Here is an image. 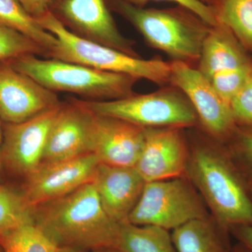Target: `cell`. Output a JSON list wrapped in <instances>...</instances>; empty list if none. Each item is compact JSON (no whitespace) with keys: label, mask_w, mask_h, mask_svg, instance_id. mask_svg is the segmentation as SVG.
Instances as JSON below:
<instances>
[{"label":"cell","mask_w":252,"mask_h":252,"mask_svg":"<svg viewBox=\"0 0 252 252\" xmlns=\"http://www.w3.org/2000/svg\"><path fill=\"white\" fill-rule=\"evenodd\" d=\"M34 222L59 247L115 249L121 224L107 215L93 182L34 209Z\"/></svg>","instance_id":"obj_1"},{"label":"cell","mask_w":252,"mask_h":252,"mask_svg":"<svg viewBox=\"0 0 252 252\" xmlns=\"http://www.w3.org/2000/svg\"><path fill=\"white\" fill-rule=\"evenodd\" d=\"M187 175L220 228L229 232L235 225H252L251 185L228 151L196 146L189 155Z\"/></svg>","instance_id":"obj_2"},{"label":"cell","mask_w":252,"mask_h":252,"mask_svg":"<svg viewBox=\"0 0 252 252\" xmlns=\"http://www.w3.org/2000/svg\"><path fill=\"white\" fill-rule=\"evenodd\" d=\"M113 9L143 36L147 44L174 59L189 63L200 59L212 26L182 6L144 9L124 0H110Z\"/></svg>","instance_id":"obj_3"},{"label":"cell","mask_w":252,"mask_h":252,"mask_svg":"<svg viewBox=\"0 0 252 252\" xmlns=\"http://www.w3.org/2000/svg\"><path fill=\"white\" fill-rule=\"evenodd\" d=\"M9 63L53 92L71 93L86 100L107 101L134 94L138 79L126 74L99 70L78 63L34 55L23 56Z\"/></svg>","instance_id":"obj_4"},{"label":"cell","mask_w":252,"mask_h":252,"mask_svg":"<svg viewBox=\"0 0 252 252\" xmlns=\"http://www.w3.org/2000/svg\"><path fill=\"white\" fill-rule=\"evenodd\" d=\"M36 21L52 33L58 44L49 59L84 64L99 70L146 79L159 86L170 83L171 63L160 59L144 60L109 46L86 40L73 34L48 11Z\"/></svg>","instance_id":"obj_5"},{"label":"cell","mask_w":252,"mask_h":252,"mask_svg":"<svg viewBox=\"0 0 252 252\" xmlns=\"http://www.w3.org/2000/svg\"><path fill=\"white\" fill-rule=\"evenodd\" d=\"M79 101L91 112L122 119L144 128H182L194 126L198 120L189 99L174 86L114 100Z\"/></svg>","instance_id":"obj_6"},{"label":"cell","mask_w":252,"mask_h":252,"mask_svg":"<svg viewBox=\"0 0 252 252\" xmlns=\"http://www.w3.org/2000/svg\"><path fill=\"white\" fill-rule=\"evenodd\" d=\"M203 201L185 177L146 182L127 222L173 230L191 220L208 217Z\"/></svg>","instance_id":"obj_7"},{"label":"cell","mask_w":252,"mask_h":252,"mask_svg":"<svg viewBox=\"0 0 252 252\" xmlns=\"http://www.w3.org/2000/svg\"><path fill=\"white\" fill-rule=\"evenodd\" d=\"M49 11L75 35L140 57L135 41L122 35L104 0H49Z\"/></svg>","instance_id":"obj_8"},{"label":"cell","mask_w":252,"mask_h":252,"mask_svg":"<svg viewBox=\"0 0 252 252\" xmlns=\"http://www.w3.org/2000/svg\"><path fill=\"white\" fill-rule=\"evenodd\" d=\"M62 103L26 122L3 123L1 160L5 172L26 180L42 162L50 129Z\"/></svg>","instance_id":"obj_9"},{"label":"cell","mask_w":252,"mask_h":252,"mask_svg":"<svg viewBox=\"0 0 252 252\" xmlns=\"http://www.w3.org/2000/svg\"><path fill=\"white\" fill-rule=\"evenodd\" d=\"M170 84L189 99L207 132L217 138L230 140L237 127L230 105L198 69L189 63L173 61Z\"/></svg>","instance_id":"obj_10"},{"label":"cell","mask_w":252,"mask_h":252,"mask_svg":"<svg viewBox=\"0 0 252 252\" xmlns=\"http://www.w3.org/2000/svg\"><path fill=\"white\" fill-rule=\"evenodd\" d=\"M99 163L98 158L94 153L41 163L25 180L23 195L31 206L35 209L92 182Z\"/></svg>","instance_id":"obj_11"},{"label":"cell","mask_w":252,"mask_h":252,"mask_svg":"<svg viewBox=\"0 0 252 252\" xmlns=\"http://www.w3.org/2000/svg\"><path fill=\"white\" fill-rule=\"evenodd\" d=\"M61 103L56 93L9 63H0V119L3 123L26 122Z\"/></svg>","instance_id":"obj_12"},{"label":"cell","mask_w":252,"mask_h":252,"mask_svg":"<svg viewBox=\"0 0 252 252\" xmlns=\"http://www.w3.org/2000/svg\"><path fill=\"white\" fill-rule=\"evenodd\" d=\"M180 129L149 127L144 130L143 148L135 168L146 182L187 175L190 152Z\"/></svg>","instance_id":"obj_13"},{"label":"cell","mask_w":252,"mask_h":252,"mask_svg":"<svg viewBox=\"0 0 252 252\" xmlns=\"http://www.w3.org/2000/svg\"><path fill=\"white\" fill-rule=\"evenodd\" d=\"M91 112L92 153L100 163L135 167L143 148L145 128Z\"/></svg>","instance_id":"obj_14"},{"label":"cell","mask_w":252,"mask_h":252,"mask_svg":"<svg viewBox=\"0 0 252 252\" xmlns=\"http://www.w3.org/2000/svg\"><path fill=\"white\" fill-rule=\"evenodd\" d=\"M92 153L91 112L79 99L62 102L50 129L42 162L68 160Z\"/></svg>","instance_id":"obj_15"},{"label":"cell","mask_w":252,"mask_h":252,"mask_svg":"<svg viewBox=\"0 0 252 252\" xmlns=\"http://www.w3.org/2000/svg\"><path fill=\"white\" fill-rule=\"evenodd\" d=\"M104 211L119 223L127 221L146 182L134 167L99 163L93 179Z\"/></svg>","instance_id":"obj_16"},{"label":"cell","mask_w":252,"mask_h":252,"mask_svg":"<svg viewBox=\"0 0 252 252\" xmlns=\"http://www.w3.org/2000/svg\"><path fill=\"white\" fill-rule=\"evenodd\" d=\"M198 70L210 81L214 77L236 70L252 62L248 51L229 29L217 24L204 41Z\"/></svg>","instance_id":"obj_17"},{"label":"cell","mask_w":252,"mask_h":252,"mask_svg":"<svg viewBox=\"0 0 252 252\" xmlns=\"http://www.w3.org/2000/svg\"><path fill=\"white\" fill-rule=\"evenodd\" d=\"M227 233L207 217L181 225L171 235L177 252H231Z\"/></svg>","instance_id":"obj_18"},{"label":"cell","mask_w":252,"mask_h":252,"mask_svg":"<svg viewBox=\"0 0 252 252\" xmlns=\"http://www.w3.org/2000/svg\"><path fill=\"white\" fill-rule=\"evenodd\" d=\"M115 250L122 252H177L169 230L128 222L121 224Z\"/></svg>","instance_id":"obj_19"},{"label":"cell","mask_w":252,"mask_h":252,"mask_svg":"<svg viewBox=\"0 0 252 252\" xmlns=\"http://www.w3.org/2000/svg\"><path fill=\"white\" fill-rule=\"evenodd\" d=\"M0 24L16 30L44 48L49 59L58 44L56 36L41 27L18 0H0Z\"/></svg>","instance_id":"obj_20"},{"label":"cell","mask_w":252,"mask_h":252,"mask_svg":"<svg viewBox=\"0 0 252 252\" xmlns=\"http://www.w3.org/2000/svg\"><path fill=\"white\" fill-rule=\"evenodd\" d=\"M217 23L223 25L252 52V0H215Z\"/></svg>","instance_id":"obj_21"},{"label":"cell","mask_w":252,"mask_h":252,"mask_svg":"<svg viewBox=\"0 0 252 252\" xmlns=\"http://www.w3.org/2000/svg\"><path fill=\"white\" fill-rule=\"evenodd\" d=\"M32 222H34V209L23 192L0 182V236Z\"/></svg>","instance_id":"obj_22"},{"label":"cell","mask_w":252,"mask_h":252,"mask_svg":"<svg viewBox=\"0 0 252 252\" xmlns=\"http://www.w3.org/2000/svg\"><path fill=\"white\" fill-rule=\"evenodd\" d=\"M0 246L4 252H56L59 248L35 222L1 235Z\"/></svg>","instance_id":"obj_23"},{"label":"cell","mask_w":252,"mask_h":252,"mask_svg":"<svg viewBox=\"0 0 252 252\" xmlns=\"http://www.w3.org/2000/svg\"><path fill=\"white\" fill-rule=\"evenodd\" d=\"M48 58L44 48L16 30L0 24V63H10L23 56Z\"/></svg>","instance_id":"obj_24"},{"label":"cell","mask_w":252,"mask_h":252,"mask_svg":"<svg viewBox=\"0 0 252 252\" xmlns=\"http://www.w3.org/2000/svg\"><path fill=\"white\" fill-rule=\"evenodd\" d=\"M228 152L250 185H252V127L237 126Z\"/></svg>","instance_id":"obj_25"},{"label":"cell","mask_w":252,"mask_h":252,"mask_svg":"<svg viewBox=\"0 0 252 252\" xmlns=\"http://www.w3.org/2000/svg\"><path fill=\"white\" fill-rule=\"evenodd\" d=\"M237 126L252 127V67L248 77L230 102Z\"/></svg>","instance_id":"obj_26"},{"label":"cell","mask_w":252,"mask_h":252,"mask_svg":"<svg viewBox=\"0 0 252 252\" xmlns=\"http://www.w3.org/2000/svg\"><path fill=\"white\" fill-rule=\"evenodd\" d=\"M124 1L139 7H143L144 5L151 1H172L178 6L189 9L212 27H215L218 24L213 6L205 4L200 0H124Z\"/></svg>","instance_id":"obj_27"},{"label":"cell","mask_w":252,"mask_h":252,"mask_svg":"<svg viewBox=\"0 0 252 252\" xmlns=\"http://www.w3.org/2000/svg\"><path fill=\"white\" fill-rule=\"evenodd\" d=\"M229 232L249 252H252V225H235L230 228Z\"/></svg>","instance_id":"obj_28"},{"label":"cell","mask_w":252,"mask_h":252,"mask_svg":"<svg viewBox=\"0 0 252 252\" xmlns=\"http://www.w3.org/2000/svg\"><path fill=\"white\" fill-rule=\"evenodd\" d=\"M33 17H40L49 11V0H18Z\"/></svg>","instance_id":"obj_29"},{"label":"cell","mask_w":252,"mask_h":252,"mask_svg":"<svg viewBox=\"0 0 252 252\" xmlns=\"http://www.w3.org/2000/svg\"><path fill=\"white\" fill-rule=\"evenodd\" d=\"M3 142V122L0 119V182L4 175V167H3L2 160H1V147Z\"/></svg>","instance_id":"obj_30"},{"label":"cell","mask_w":252,"mask_h":252,"mask_svg":"<svg viewBox=\"0 0 252 252\" xmlns=\"http://www.w3.org/2000/svg\"><path fill=\"white\" fill-rule=\"evenodd\" d=\"M56 252H94L81 249L67 248V247H59Z\"/></svg>","instance_id":"obj_31"},{"label":"cell","mask_w":252,"mask_h":252,"mask_svg":"<svg viewBox=\"0 0 252 252\" xmlns=\"http://www.w3.org/2000/svg\"><path fill=\"white\" fill-rule=\"evenodd\" d=\"M231 252H250L248 249L244 247L243 245L239 243L236 246L232 249Z\"/></svg>","instance_id":"obj_32"},{"label":"cell","mask_w":252,"mask_h":252,"mask_svg":"<svg viewBox=\"0 0 252 252\" xmlns=\"http://www.w3.org/2000/svg\"><path fill=\"white\" fill-rule=\"evenodd\" d=\"M94 252H122L119 250H115V249H107V250H99V251H95Z\"/></svg>","instance_id":"obj_33"},{"label":"cell","mask_w":252,"mask_h":252,"mask_svg":"<svg viewBox=\"0 0 252 252\" xmlns=\"http://www.w3.org/2000/svg\"><path fill=\"white\" fill-rule=\"evenodd\" d=\"M200 1H203V2L205 3V4L210 5V0H200Z\"/></svg>","instance_id":"obj_34"},{"label":"cell","mask_w":252,"mask_h":252,"mask_svg":"<svg viewBox=\"0 0 252 252\" xmlns=\"http://www.w3.org/2000/svg\"><path fill=\"white\" fill-rule=\"evenodd\" d=\"M0 252H4V250H2V248H1V246H0Z\"/></svg>","instance_id":"obj_35"},{"label":"cell","mask_w":252,"mask_h":252,"mask_svg":"<svg viewBox=\"0 0 252 252\" xmlns=\"http://www.w3.org/2000/svg\"><path fill=\"white\" fill-rule=\"evenodd\" d=\"M210 5H211V3H213V1H215V0H210Z\"/></svg>","instance_id":"obj_36"},{"label":"cell","mask_w":252,"mask_h":252,"mask_svg":"<svg viewBox=\"0 0 252 252\" xmlns=\"http://www.w3.org/2000/svg\"><path fill=\"white\" fill-rule=\"evenodd\" d=\"M251 190H252V185L251 186Z\"/></svg>","instance_id":"obj_37"}]
</instances>
